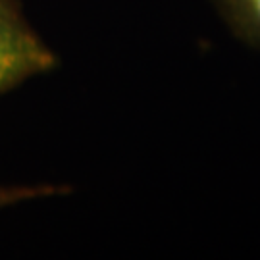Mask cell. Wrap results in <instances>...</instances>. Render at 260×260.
I'll use <instances>...</instances> for the list:
<instances>
[{
	"label": "cell",
	"instance_id": "6da1fadb",
	"mask_svg": "<svg viewBox=\"0 0 260 260\" xmlns=\"http://www.w3.org/2000/svg\"><path fill=\"white\" fill-rule=\"evenodd\" d=\"M54 52L29 25L18 0H0V94L52 72Z\"/></svg>",
	"mask_w": 260,
	"mask_h": 260
},
{
	"label": "cell",
	"instance_id": "7a4b0ae2",
	"mask_svg": "<svg viewBox=\"0 0 260 260\" xmlns=\"http://www.w3.org/2000/svg\"><path fill=\"white\" fill-rule=\"evenodd\" d=\"M235 33L260 48V0H216Z\"/></svg>",
	"mask_w": 260,
	"mask_h": 260
},
{
	"label": "cell",
	"instance_id": "3957f363",
	"mask_svg": "<svg viewBox=\"0 0 260 260\" xmlns=\"http://www.w3.org/2000/svg\"><path fill=\"white\" fill-rule=\"evenodd\" d=\"M68 187L58 185H18V187H0V210L8 206L19 205L25 201L54 197L60 193H68Z\"/></svg>",
	"mask_w": 260,
	"mask_h": 260
}]
</instances>
